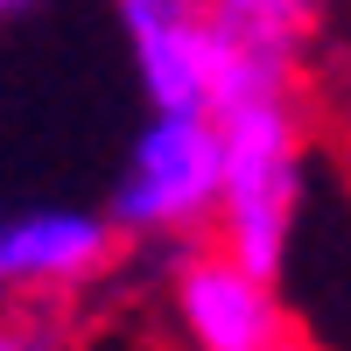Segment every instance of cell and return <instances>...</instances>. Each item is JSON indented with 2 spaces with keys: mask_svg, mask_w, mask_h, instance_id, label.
Wrapping results in <instances>:
<instances>
[{
  "mask_svg": "<svg viewBox=\"0 0 351 351\" xmlns=\"http://www.w3.org/2000/svg\"><path fill=\"white\" fill-rule=\"evenodd\" d=\"M218 197H225V120L218 112H148L120 148L106 211L127 246L183 253L211 239Z\"/></svg>",
  "mask_w": 351,
  "mask_h": 351,
  "instance_id": "obj_2",
  "label": "cell"
},
{
  "mask_svg": "<svg viewBox=\"0 0 351 351\" xmlns=\"http://www.w3.org/2000/svg\"><path fill=\"white\" fill-rule=\"evenodd\" d=\"M0 351H77L71 324L36 302H0Z\"/></svg>",
  "mask_w": 351,
  "mask_h": 351,
  "instance_id": "obj_7",
  "label": "cell"
},
{
  "mask_svg": "<svg viewBox=\"0 0 351 351\" xmlns=\"http://www.w3.org/2000/svg\"><path fill=\"white\" fill-rule=\"evenodd\" d=\"M120 225L106 204H64V197H21L0 204V302L56 309L99 288L120 267Z\"/></svg>",
  "mask_w": 351,
  "mask_h": 351,
  "instance_id": "obj_4",
  "label": "cell"
},
{
  "mask_svg": "<svg viewBox=\"0 0 351 351\" xmlns=\"http://www.w3.org/2000/svg\"><path fill=\"white\" fill-rule=\"evenodd\" d=\"M218 21V112L302 92L309 43L324 28V0H211Z\"/></svg>",
  "mask_w": 351,
  "mask_h": 351,
  "instance_id": "obj_6",
  "label": "cell"
},
{
  "mask_svg": "<svg viewBox=\"0 0 351 351\" xmlns=\"http://www.w3.org/2000/svg\"><path fill=\"white\" fill-rule=\"evenodd\" d=\"M344 134H351V64H344Z\"/></svg>",
  "mask_w": 351,
  "mask_h": 351,
  "instance_id": "obj_8",
  "label": "cell"
},
{
  "mask_svg": "<svg viewBox=\"0 0 351 351\" xmlns=\"http://www.w3.org/2000/svg\"><path fill=\"white\" fill-rule=\"evenodd\" d=\"M162 302L183 351H302V316L288 302V288L253 274L218 239L169 253Z\"/></svg>",
  "mask_w": 351,
  "mask_h": 351,
  "instance_id": "obj_3",
  "label": "cell"
},
{
  "mask_svg": "<svg viewBox=\"0 0 351 351\" xmlns=\"http://www.w3.org/2000/svg\"><path fill=\"white\" fill-rule=\"evenodd\" d=\"M337 162H344V183H351V134H344V155H337Z\"/></svg>",
  "mask_w": 351,
  "mask_h": 351,
  "instance_id": "obj_9",
  "label": "cell"
},
{
  "mask_svg": "<svg viewBox=\"0 0 351 351\" xmlns=\"http://www.w3.org/2000/svg\"><path fill=\"white\" fill-rule=\"evenodd\" d=\"M218 120H225V197H218L211 239L225 253H239L253 274L281 281L288 253H295V232H302V211L316 197V176H324L309 99L288 92V99L218 112Z\"/></svg>",
  "mask_w": 351,
  "mask_h": 351,
  "instance_id": "obj_1",
  "label": "cell"
},
{
  "mask_svg": "<svg viewBox=\"0 0 351 351\" xmlns=\"http://www.w3.org/2000/svg\"><path fill=\"white\" fill-rule=\"evenodd\" d=\"M134 92L148 112H218V21L211 0H106Z\"/></svg>",
  "mask_w": 351,
  "mask_h": 351,
  "instance_id": "obj_5",
  "label": "cell"
}]
</instances>
